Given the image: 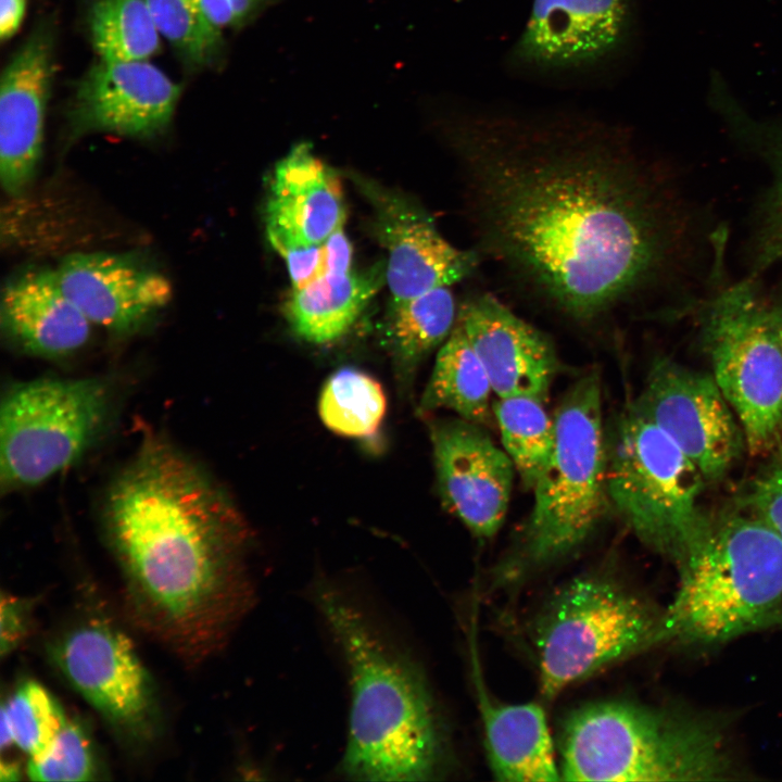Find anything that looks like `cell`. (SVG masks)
I'll use <instances>...</instances> for the list:
<instances>
[{"label":"cell","instance_id":"6da1fadb","mask_svg":"<svg viewBox=\"0 0 782 782\" xmlns=\"http://www.w3.org/2000/svg\"><path fill=\"white\" fill-rule=\"evenodd\" d=\"M478 254L578 325L641 306L679 280L685 201L626 126L590 113L451 111Z\"/></svg>","mask_w":782,"mask_h":782},{"label":"cell","instance_id":"7a4b0ae2","mask_svg":"<svg viewBox=\"0 0 782 782\" xmlns=\"http://www.w3.org/2000/svg\"><path fill=\"white\" fill-rule=\"evenodd\" d=\"M104 521L133 596L175 643L214 644L247 609L243 524L172 443L147 437L113 481Z\"/></svg>","mask_w":782,"mask_h":782},{"label":"cell","instance_id":"3957f363","mask_svg":"<svg viewBox=\"0 0 782 782\" xmlns=\"http://www.w3.org/2000/svg\"><path fill=\"white\" fill-rule=\"evenodd\" d=\"M313 595L349 676V730L339 772L357 781L439 779L447 740L422 671L339 589L318 582Z\"/></svg>","mask_w":782,"mask_h":782},{"label":"cell","instance_id":"277c9868","mask_svg":"<svg viewBox=\"0 0 782 782\" xmlns=\"http://www.w3.org/2000/svg\"><path fill=\"white\" fill-rule=\"evenodd\" d=\"M678 566L663 643L708 647L782 627V539L751 509L711 517Z\"/></svg>","mask_w":782,"mask_h":782},{"label":"cell","instance_id":"5b68a950","mask_svg":"<svg viewBox=\"0 0 782 782\" xmlns=\"http://www.w3.org/2000/svg\"><path fill=\"white\" fill-rule=\"evenodd\" d=\"M557 757L560 781H720L736 773L716 723L628 699L570 711Z\"/></svg>","mask_w":782,"mask_h":782},{"label":"cell","instance_id":"8992f818","mask_svg":"<svg viewBox=\"0 0 782 782\" xmlns=\"http://www.w3.org/2000/svg\"><path fill=\"white\" fill-rule=\"evenodd\" d=\"M555 445L533 487L529 518L493 573L513 586L564 560L594 533L610 508L607 446L596 371L578 379L554 416Z\"/></svg>","mask_w":782,"mask_h":782},{"label":"cell","instance_id":"52a82bcc","mask_svg":"<svg viewBox=\"0 0 782 782\" xmlns=\"http://www.w3.org/2000/svg\"><path fill=\"white\" fill-rule=\"evenodd\" d=\"M539 688L554 699L571 685L663 643L658 610L615 575L593 571L560 585L535 617Z\"/></svg>","mask_w":782,"mask_h":782},{"label":"cell","instance_id":"ba28073f","mask_svg":"<svg viewBox=\"0 0 782 782\" xmlns=\"http://www.w3.org/2000/svg\"><path fill=\"white\" fill-rule=\"evenodd\" d=\"M606 446L610 508L642 544L679 564L711 520L699 502L705 477L633 403L615 419Z\"/></svg>","mask_w":782,"mask_h":782},{"label":"cell","instance_id":"9c48e42d","mask_svg":"<svg viewBox=\"0 0 782 782\" xmlns=\"http://www.w3.org/2000/svg\"><path fill=\"white\" fill-rule=\"evenodd\" d=\"M701 313L712 376L740 421L746 449L767 454L782 438V344L774 308L761 302L747 278L712 295Z\"/></svg>","mask_w":782,"mask_h":782},{"label":"cell","instance_id":"30bf717a","mask_svg":"<svg viewBox=\"0 0 782 782\" xmlns=\"http://www.w3.org/2000/svg\"><path fill=\"white\" fill-rule=\"evenodd\" d=\"M111 389L98 378L17 382L2 399V489L38 485L77 462L104 429Z\"/></svg>","mask_w":782,"mask_h":782},{"label":"cell","instance_id":"8fae6325","mask_svg":"<svg viewBox=\"0 0 782 782\" xmlns=\"http://www.w3.org/2000/svg\"><path fill=\"white\" fill-rule=\"evenodd\" d=\"M634 406L667 433L706 481L720 480L737 461L745 437L712 375L658 357Z\"/></svg>","mask_w":782,"mask_h":782},{"label":"cell","instance_id":"7c38bea8","mask_svg":"<svg viewBox=\"0 0 782 782\" xmlns=\"http://www.w3.org/2000/svg\"><path fill=\"white\" fill-rule=\"evenodd\" d=\"M358 182L371 206L373 234L387 252L386 282L392 302L450 287L477 269L478 252L452 245L422 206L373 181Z\"/></svg>","mask_w":782,"mask_h":782},{"label":"cell","instance_id":"4fadbf2b","mask_svg":"<svg viewBox=\"0 0 782 782\" xmlns=\"http://www.w3.org/2000/svg\"><path fill=\"white\" fill-rule=\"evenodd\" d=\"M632 0H533L509 53L513 67L582 71L606 63L630 34Z\"/></svg>","mask_w":782,"mask_h":782},{"label":"cell","instance_id":"5bb4252c","mask_svg":"<svg viewBox=\"0 0 782 782\" xmlns=\"http://www.w3.org/2000/svg\"><path fill=\"white\" fill-rule=\"evenodd\" d=\"M430 439L444 505L476 538L491 539L507 514L512 459L479 425L462 418L433 421Z\"/></svg>","mask_w":782,"mask_h":782},{"label":"cell","instance_id":"9a60e30c","mask_svg":"<svg viewBox=\"0 0 782 782\" xmlns=\"http://www.w3.org/2000/svg\"><path fill=\"white\" fill-rule=\"evenodd\" d=\"M53 657L106 720L136 732L147 726L152 708L148 673L123 632L100 621L84 623L62 638Z\"/></svg>","mask_w":782,"mask_h":782},{"label":"cell","instance_id":"2e32d148","mask_svg":"<svg viewBox=\"0 0 782 782\" xmlns=\"http://www.w3.org/2000/svg\"><path fill=\"white\" fill-rule=\"evenodd\" d=\"M457 323L482 362L497 398L546 402L558 369L553 342L495 295L478 292L458 305Z\"/></svg>","mask_w":782,"mask_h":782},{"label":"cell","instance_id":"e0dca14e","mask_svg":"<svg viewBox=\"0 0 782 782\" xmlns=\"http://www.w3.org/2000/svg\"><path fill=\"white\" fill-rule=\"evenodd\" d=\"M180 91L147 60H100L79 83L72 122L78 131L154 137L169 125Z\"/></svg>","mask_w":782,"mask_h":782},{"label":"cell","instance_id":"ac0fdd59","mask_svg":"<svg viewBox=\"0 0 782 782\" xmlns=\"http://www.w3.org/2000/svg\"><path fill=\"white\" fill-rule=\"evenodd\" d=\"M54 270L64 293L87 319L115 333L139 329L173 295L162 273L124 254L74 253Z\"/></svg>","mask_w":782,"mask_h":782},{"label":"cell","instance_id":"d6986e66","mask_svg":"<svg viewBox=\"0 0 782 782\" xmlns=\"http://www.w3.org/2000/svg\"><path fill=\"white\" fill-rule=\"evenodd\" d=\"M266 234L280 253L323 243L345 220L337 173L307 142L295 144L275 165L265 207Z\"/></svg>","mask_w":782,"mask_h":782},{"label":"cell","instance_id":"ffe728a7","mask_svg":"<svg viewBox=\"0 0 782 782\" xmlns=\"http://www.w3.org/2000/svg\"><path fill=\"white\" fill-rule=\"evenodd\" d=\"M52 73L50 42L43 34H34L2 73L0 179L8 195H21L37 173Z\"/></svg>","mask_w":782,"mask_h":782},{"label":"cell","instance_id":"44dd1931","mask_svg":"<svg viewBox=\"0 0 782 782\" xmlns=\"http://www.w3.org/2000/svg\"><path fill=\"white\" fill-rule=\"evenodd\" d=\"M475 619L469 631L471 680L493 778L502 782L560 781L557 751L542 705L508 704L491 694L483 679Z\"/></svg>","mask_w":782,"mask_h":782},{"label":"cell","instance_id":"7402d4cb","mask_svg":"<svg viewBox=\"0 0 782 782\" xmlns=\"http://www.w3.org/2000/svg\"><path fill=\"white\" fill-rule=\"evenodd\" d=\"M91 325L64 293L55 270H26L3 289L2 330L29 354L42 357L70 355L86 344Z\"/></svg>","mask_w":782,"mask_h":782},{"label":"cell","instance_id":"603a6c76","mask_svg":"<svg viewBox=\"0 0 782 782\" xmlns=\"http://www.w3.org/2000/svg\"><path fill=\"white\" fill-rule=\"evenodd\" d=\"M707 98L732 137L761 159L769 171L753 235L754 269L758 273L782 266V121L751 116L723 79L709 85Z\"/></svg>","mask_w":782,"mask_h":782},{"label":"cell","instance_id":"cb8c5ba5","mask_svg":"<svg viewBox=\"0 0 782 782\" xmlns=\"http://www.w3.org/2000/svg\"><path fill=\"white\" fill-rule=\"evenodd\" d=\"M386 282V262L369 269L321 275L301 288H292L283 314L303 340L325 344L338 340Z\"/></svg>","mask_w":782,"mask_h":782},{"label":"cell","instance_id":"d4e9b609","mask_svg":"<svg viewBox=\"0 0 782 782\" xmlns=\"http://www.w3.org/2000/svg\"><path fill=\"white\" fill-rule=\"evenodd\" d=\"M492 393L488 373L456 320L438 351L418 409L422 414L450 409L469 422L487 425L493 412Z\"/></svg>","mask_w":782,"mask_h":782},{"label":"cell","instance_id":"484cf974","mask_svg":"<svg viewBox=\"0 0 782 782\" xmlns=\"http://www.w3.org/2000/svg\"><path fill=\"white\" fill-rule=\"evenodd\" d=\"M458 306L449 287H439L403 301L392 302L387 337L403 375L451 335Z\"/></svg>","mask_w":782,"mask_h":782},{"label":"cell","instance_id":"4316f807","mask_svg":"<svg viewBox=\"0 0 782 782\" xmlns=\"http://www.w3.org/2000/svg\"><path fill=\"white\" fill-rule=\"evenodd\" d=\"M493 413L503 447L522 484L533 489L555 445V424L544 402L531 396L497 398Z\"/></svg>","mask_w":782,"mask_h":782},{"label":"cell","instance_id":"83f0119b","mask_svg":"<svg viewBox=\"0 0 782 782\" xmlns=\"http://www.w3.org/2000/svg\"><path fill=\"white\" fill-rule=\"evenodd\" d=\"M387 411L380 382L357 368L344 367L325 382L318 400L323 424L332 432L364 439L379 430Z\"/></svg>","mask_w":782,"mask_h":782},{"label":"cell","instance_id":"f1b7e54d","mask_svg":"<svg viewBox=\"0 0 782 782\" xmlns=\"http://www.w3.org/2000/svg\"><path fill=\"white\" fill-rule=\"evenodd\" d=\"M90 34L104 61L148 60L160 48V33L146 0H97Z\"/></svg>","mask_w":782,"mask_h":782},{"label":"cell","instance_id":"f546056e","mask_svg":"<svg viewBox=\"0 0 782 782\" xmlns=\"http://www.w3.org/2000/svg\"><path fill=\"white\" fill-rule=\"evenodd\" d=\"M67 718L55 698L36 681H26L3 703L0 728L29 758L42 755Z\"/></svg>","mask_w":782,"mask_h":782},{"label":"cell","instance_id":"4dcf8cb0","mask_svg":"<svg viewBox=\"0 0 782 782\" xmlns=\"http://www.w3.org/2000/svg\"><path fill=\"white\" fill-rule=\"evenodd\" d=\"M160 35L192 64L209 65L223 51L222 29L206 16L200 0H146Z\"/></svg>","mask_w":782,"mask_h":782},{"label":"cell","instance_id":"1f68e13d","mask_svg":"<svg viewBox=\"0 0 782 782\" xmlns=\"http://www.w3.org/2000/svg\"><path fill=\"white\" fill-rule=\"evenodd\" d=\"M94 773L90 741L75 721L66 720L49 748L29 758L27 774L33 781H86Z\"/></svg>","mask_w":782,"mask_h":782},{"label":"cell","instance_id":"d6a6232c","mask_svg":"<svg viewBox=\"0 0 782 782\" xmlns=\"http://www.w3.org/2000/svg\"><path fill=\"white\" fill-rule=\"evenodd\" d=\"M747 504L782 539V456L772 468L756 479Z\"/></svg>","mask_w":782,"mask_h":782},{"label":"cell","instance_id":"836d02e7","mask_svg":"<svg viewBox=\"0 0 782 782\" xmlns=\"http://www.w3.org/2000/svg\"><path fill=\"white\" fill-rule=\"evenodd\" d=\"M281 0H200L210 21L219 29H239Z\"/></svg>","mask_w":782,"mask_h":782},{"label":"cell","instance_id":"e575fe53","mask_svg":"<svg viewBox=\"0 0 782 782\" xmlns=\"http://www.w3.org/2000/svg\"><path fill=\"white\" fill-rule=\"evenodd\" d=\"M286 261L292 288H301L324 275L323 243L293 247L279 253Z\"/></svg>","mask_w":782,"mask_h":782},{"label":"cell","instance_id":"d590c367","mask_svg":"<svg viewBox=\"0 0 782 782\" xmlns=\"http://www.w3.org/2000/svg\"><path fill=\"white\" fill-rule=\"evenodd\" d=\"M323 250L324 275H340L351 270L353 250L343 226L323 242Z\"/></svg>","mask_w":782,"mask_h":782},{"label":"cell","instance_id":"8d00e7d4","mask_svg":"<svg viewBox=\"0 0 782 782\" xmlns=\"http://www.w3.org/2000/svg\"><path fill=\"white\" fill-rule=\"evenodd\" d=\"M21 603L12 597L1 600V653L11 651L24 632V614Z\"/></svg>","mask_w":782,"mask_h":782},{"label":"cell","instance_id":"74e56055","mask_svg":"<svg viewBox=\"0 0 782 782\" xmlns=\"http://www.w3.org/2000/svg\"><path fill=\"white\" fill-rule=\"evenodd\" d=\"M26 0H0V38H11L20 28Z\"/></svg>","mask_w":782,"mask_h":782},{"label":"cell","instance_id":"f35d334b","mask_svg":"<svg viewBox=\"0 0 782 782\" xmlns=\"http://www.w3.org/2000/svg\"><path fill=\"white\" fill-rule=\"evenodd\" d=\"M20 775L18 765L14 761H4L0 764V780L16 781Z\"/></svg>","mask_w":782,"mask_h":782},{"label":"cell","instance_id":"ab89813d","mask_svg":"<svg viewBox=\"0 0 782 782\" xmlns=\"http://www.w3.org/2000/svg\"><path fill=\"white\" fill-rule=\"evenodd\" d=\"M777 329L782 344V306L774 308Z\"/></svg>","mask_w":782,"mask_h":782}]
</instances>
